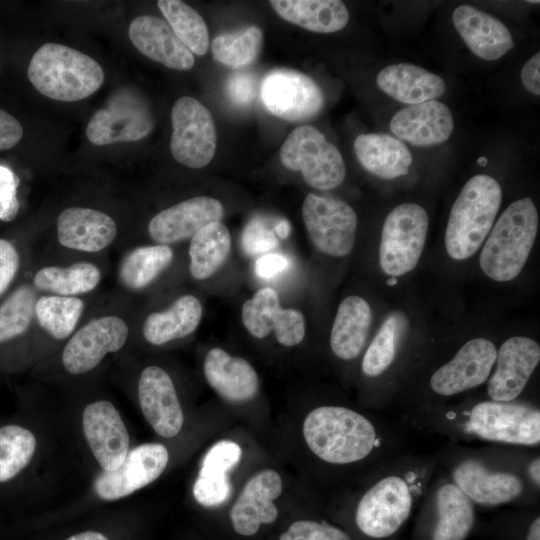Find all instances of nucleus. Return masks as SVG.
<instances>
[{
	"instance_id": "1",
	"label": "nucleus",
	"mask_w": 540,
	"mask_h": 540,
	"mask_svg": "<svg viewBox=\"0 0 540 540\" xmlns=\"http://www.w3.org/2000/svg\"><path fill=\"white\" fill-rule=\"evenodd\" d=\"M27 75L42 95L64 102L89 97L104 81V71L96 60L57 43H45L36 50Z\"/></svg>"
},
{
	"instance_id": "2",
	"label": "nucleus",
	"mask_w": 540,
	"mask_h": 540,
	"mask_svg": "<svg viewBox=\"0 0 540 540\" xmlns=\"http://www.w3.org/2000/svg\"><path fill=\"white\" fill-rule=\"evenodd\" d=\"M303 436L315 455L333 464L362 460L376 443L372 423L363 415L340 406L312 410L304 420Z\"/></svg>"
},
{
	"instance_id": "3",
	"label": "nucleus",
	"mask_w": 540,
	"mask_h": 540,
	"mask_svg": "<svg viewBox=\"0 0 540 540\" xmlns=\"http://www.w3.org/2000/svg\"><path fill=\"white\" fill-rule=\"evenodd\" d=\"M538 213L529 197L511 203L491 228L479 264L492 280L507 282L522 271L534 245Z\"/></svg>"
},
{
	"instance_id": "4",
	"label": "nucleus",
	"mask_w": 540,
	"mask_h": 540,
	"mask_svg": "<svg viewBox=\"0 0 540 540\" xmlns=\"http://www.w3.org/2000/svg\"><path fill=\"white\" fill-rule=\"evenodd\" d=\"M502 201V189L493 177L470 178L451 208L445 231V247L455 260L474 255L493 227Z\"/></svg>"
},
{
	"instance_id": "5",
	"label": "nucleus",
	"mask_w": 540,
	"mask_h": 540,
	"mask_svg": "<svg viewBox=\"0 0 540 540\" xmlns=\"http://www.w3.org/2000/svg\"><path fill=\"white\" fill-rule=\"evenodd\" d=\"M280 160L287 169L300 171L305 182L319 190L338 187L346 175L339 150L310 125L299 126L288 135Z\"/></svg>"
},
{
	"instance_id": "6",
	"label": "nucleus",
	"mask_w": 540,
	"mask_h": 540,
	"mask_svg": "<svg viewBox=\"0 0 540 540\" xmlns=\"http://www.w3.org/2000/svg\"><path fill=\"white\" fill-rule=\"evenodd\" d=\"M429 227L427 212L416 203H403L386 216L381 234L379 263L389 276H402L419 262Z\"/></svg>"
},
{
	"instance_id": "7",
	"label": "nucleus",
	"mask_w": 540,
	"mask_h": 540,
	"mask_svg": "<svg viewBox=\"0 0 540 540\" xmlns=\"http://www.w3.org/2000/svg\"><path fill=\"white\" fill-rule=\"evenodd\" d=\"M172 135L170 151L180 164L203 168L216 151V129L210 111L195 98L183 96L171 110Z\"/></svg>"
},
{
	"instance_id": "8",
	"label": "nucleus",
	"mask_w": 540,
	"mask_h": 540,
	"mask_svg": "<svg viewBox=\"0 0 540 540\" xmlns=\"http://www.w3.org/2000/svg\"><path fill=\"white\" fill-rule=\"evenodd\" d=\"M302 217L311 241L322 253L344 257L352 251L358 219L346 202L309 193L302 204Z\"/></svg>"
},
{
	"instance_id": "9",
	"label": "nucleus",
	"mask_w": 540,
	"mask_h": 540,
	"mask_svg": "<svg viewBox=\"0 0 540 540\" xmlns=\"http://www.w3.org/2000/svg\"><path fill=\"white\" fill-rule=\"evenodd\" d=\"M153 128L154 118L147 102L136 92L121 90L92 115L86 136L92 144L104 146L141 140Z\"/></svg>"
},
{
	"instance_id": "10",
	"label": "nucleus",
	"mask_w": 540,
	"mask_h": 540,
	"mask_svg": "<svg viewBox=\"0 0 540 540\" xmlns=\"http://www.w3.org/2000/svg\"><path fill=\"white\" fill-rule=\"evenodd\" d=\"M467 428L486 440L535 445L540 441V413L518 403L482 402L472 409Z\"/></svg>"
},
{
	"instance_id": "11",
	"label": "nucleus",
	"mask_w": 540,
	"mask_h": 540,
	"mask_svg": "<svg viewBox=\"0 0 540 540\" xmlns=\"http://www.w3.org/2000/svg\"><path fill=\"white\" fill-rule=\"evenodd\" d=\"M260 96L266 109L287 121H305L322 110L324 96L319 85L306 74L277 69L262 80Z\"/></svg>"
},
{
	"instance_id": "12",
	"label": "nucleus",
	"mask_w": 540,
	"mask_h": 540,
	"mask_svg": "<svg viewBox=\"0 0 540 540\" xmlns=\"http://www.w3.org/2000/svg\"><path fill=\"white\" fill-rule=\"evenodd\" d=\"M411 504L406 482L397 476L385 477L361 498L356 511L357 526L369 537H388L408 518Z\"/></svg>"
},
{
	"instance_id": "13",
	"label": "nucleus",
	"mask_w": 540,
	"mask_h": 540,
	"mask_svg": "<svg viewBox=\"0 0 540 540\" xmlns=\"http://www.w3.org/2000/svg\"><path fill=\"white\" fill-rule=\"evenodd\" d=\"M127 323L114 315L90 320L69 339L62 352L66 371L79 375L95 368L104 356L120 350L128 338Z\"/></svg>"
},
{
	"instance_id": "14",
	"label": "nucleus",
	"mask_w": 540,
	"mask_h": 540,
	"mask_svg": "<svg viewBox=\"0 0 540 540\" xmlns=\"http://www.w3.org/2000/svg\"><path fill=\"white\" fill-rule=\"evenodd\" d=\"M168 460V450L163 444H141L128 451L118 468L100 473L95 479L94 490L104 500L128 496L156 480Z\"/></svg>"
},
{
	"instance_id": "15",
	"label": "nucleus",
	"mask_w": 540,
	"mask_h": 540,
	"mask_svg": "<svg viewBox=\"0 0 540 540\" xmlns=\"http://www.w3.org/2000/svg\"><path fill=\"white\" fill-rule=\"evenodd\" d=\"M241 316L247 331L257 339H263L273 331L281 345L293 347L305 337L303 314L293 308H282L277 291L271 287L259 289L246 300Z\"/></svg>"
},
{
	"instance_id": "16",
	"label": "nucleus",
	"mask_w": 540,
	"mask_h": 540,
	"mask_svg": "<svg viewBox=\"0 0 540 540\" xmlns=\"http://www.w3.org/2000/svg\"><path fill=\"white\" fill-rule=\"evenodd\" d=\"M496 357V347L490 340H469L452 360L434 372L430 386L443 396L455 395L479 386L487 380Z\"/></svg>"
},
{
	"instance_id": "17",
	"label": "nucleus",
	"mask_w": 540,
	"mask_h": 540,
	"mask_svg": "<svg viewBox=\"0 0 540 540\" xmlns=\"http://www.w3.org/2000/svg\"><path fill=\"white\" fill-rule=\"evenodd\" d=\"M83 430L104 471L118 468L129 449V435L118 410L108 401L89 404L83 412Z\"/></svg>"
},
{
	"instance_id": "18",
	"label": "nucleus",
	"mask_w": 540,
	"mask_h": 540,
	"mask_svg": "<svg viewBox=\"0 0 540 540\" xmlns=\"http://www.w3.org/2000/svg\"><path fill=\"white\" fill-rule=\"evenodd\" d=\"M222 203L209 196H196L156 214L148 224V233L159 244L166 245L192 238L208 224L220 221Z\"/></svg>"
},
{
	"instance_id": "19",
	"label": "nucleus",
	"mask_w": 540,
	"mask_h": 540,
	"mask_svg": "<svg viewBox=\"0 0 540 540\" xmlns=\"http://www.w3.org/2000/svg\"><path fill=\"white\" fill-rule=\"evenodd\" d=\"M496 371L488 383V395L494 401L511 402L525 388L540 361L539 344L528 337L506 340L497 352Z\"/></svg>"
},
{
	"instance_id": "20",
	"label": "nucleus",
	"mask_w": 540,
	"mask_h": 540,
	"mask_svg": "<svg viewBox=\"0 0 540 540\" xmlns=\"http://www.w3.org/2000/svg\"><path fill=\"white\" fill-rule=\"evenodd\" d=\"M282 489L281 476L275 470H261L252 476L231 508L234 530L240 535L251 536L262 524L273 523L278 516L274 500Z\"/></svg>"
},
{
	"instance_id": "21",
	"label": "nucleus",
	"mask_w": 540,
	"mask_h": 540,
	"mask_svg": "<svg viewBox=\"0 0 540 540\" xmlns=\"http://www.w3.org/2000/svg\"><path fill=\"white\" fill-rule=\"evenodd\" d=\"M138 397L142 413L152 428L162 437L179 433L184 417L169 374L161 367H146L139 378Z\"/></svg>"
},
{
	"instance_id": "22",
	"label": "nucleus",
	"mask_w": 540,
	"mask_h": 540,
	"mask_svg": "<svg viewBox=\"0 0 540 540\" xmlns=\"http://www.w3.org/2000/svg\"><path fill=\"white\" fill-rule=\"evenodd\" d=\"M454 129L453 115L447 105L437 100L409 105L391 119L390 130L399 139L415 146L445 142Z\"/></svg>"
},
{
	"instance_id": "23",
	"label": "nucleus",
	"mask_w": 540,
	"mask_h": 540,
	"mask_svg": "<svg viewBox=\"0 0 540 540\" xmlns=\"http://www.w3.org/2000/svg\"><path fill=\"white\" fill-rule=\"evenodd\" d=\"M128 35L140 53L170 69L185 71L194 66L192 52L161 18L152 15L134 18Z\"/></svg>"
},
{
	"instance_id": "24",
	"label": "nucleus",
	"mask_w": 540,
	"mask_h": 540,
	"mask_svg": "<svg viewBox=\"0 0 540 540\" xmlns=\"http://www.w3.org/2000/svg\"><path fill=\"white\" fill-rule=\"evenodd\" d=\"M452 22L471 52L483 60H497L514 46L508 28L474 6H458L452 14Z\"/></svg>"
},
{
	"instance_id": "25",
	"label": "nucleus",
	"mask_w": 540,
	"mask_h": 540,
	"mask_svg": "<svg viewBox=\"0 0 540 540\" xmlns=\"http://www.w3.org/2000/svg\"><path fill=\"white\" fill-rule=\"evenodd\" d=\"M117 225L108 214L86 207H69L57 219V239L69 249L96 253L116 238Z\"/></svg>"
},
{
	"instance_id": "26",
	"label": "nucleus",
	"mask_w": 540,
	"mask_h": 540,
	"mask_svg": "<svg viewBox=\"0 0 540 540\" xmlns=\"http://www.w3.org/2000/svg\"><path fill=\"white\" fill-rule=\"evenodd\" d=\"M203 370L208 384L229 402L244 403L258 393L260 381L252 365L221 348L208 351Z\"/></svg>"
},
{
	"instance_id": "27",
	"label": "nucleus",
	"mask_w": 540,
	"mask_h": 540,
	"mask_svg": "<svg viewBox=\"0 0 540 540\" xmlns=\"http://www.w3.org/2000/svg\"><path fill=\"white\" fill-rule=\"evenodd\" d=\"M241 456V447L230 440L219 441L207 451L193 486V495L199 504L215 507L229 498L228 472L239 463Z\"/></svg>"
},
{
	"instance_id": "28",
	"label": "nucleus",
	"mask_w": 540,
	"mask_h": 540,
	"mask_svg": "<svg viewBox=\"0 0 540 540\" xmlns=\"http://www.w3.org/2000/svg\"><path fill=\"white\" fill-rule=\"evenodd\" d=\"M376 83L382 92L409 105L435 100L446 90L440 76L409 63L386 66L378 73Z\"/></svg>"
},
{
	"instance_id": "29",
	"label": "nucleus",
	"mask_w": 540,
	"mask_h": 540,
	"mask_svg": "<svg viewBox=\"0 0 540 540\" xmlns=\"http://www.w3.org/2000/svg\"><path fill=\"white\" fill-rule=\"evenodd\" d=\"M456 486L470 499L483 505L511 501L522 492V483L510 473L491 472L475 460L460 463L453 472Z\"/></svg>"
},
{
	"instance_id": "30",
	"label": "nucleus",
	"mask_w": 540,
	"mask_h": 540,
	"mask_svg": "<svg viewBox=\"0 0 540 540\" xmlns=\"http://www.w3.org/2000/svg\"><path fill=\"white\" fill-rule=\"evenodd\" d=\"M354 151L360 164L382 179H394L408 174L412 155L398 138L384 133L360 134L354 141Z\"/></svg>"
},
{
	"instance_id": "31",
	"label": "nucleus",
	"mask_w": 540,
	"mask_h": 540,
	"mask_svg": "<svg viewBox=\"0 0 540 540\" xmlns=\"http://www.w3.org/2000/svg\"><path fill=\"white\" fill-rule=\"evenodd\" d=\"M372 322V311L362 297L351 295L338 307L330 335V346L340 359L351 360L362 351Z\"/></svg>"
},
{
	"instance_id": "32",
	"label": "nucleus",
	"mask_w": 540,
	"mask_h": 540,
	"mask_svg": "<svg viewBox=\"0 0 540 540\" xmlns=\"http://www.w3.org/2000/svg\"><path fill=\"white\" fill-rule=\"evenodd\" d=\"M270 4L281 18L312 32H337L349 21L348 9L339 0H272Z\"/></svg>"
},
{
	"instance_id": "33",
	"label": "nucleus",
	"mask_w": 540,
	"mask_h": 540,
	"mask_svg": "<svg viewBox=\"0 0 540 540\" xmlns=\"http://www.w3.org/2000/svg\"><path fill=\"white\" fill-rule=\"evenodd\" d=\"M203 309L193 295L179 297L169 308L149 314L143 324V336L153 345H163L192 334L200 324Z\"/></svg>"
},
{
	"instance_id": "34",
	"label": "nucleus",
	"mask_w": 540,
	"mask_h": 540,
	"mask_svg": "<svg viewBox=\"0 0 540 540\" xmlns=\"http://www.w3.org/2000/svg\"><path fill=\"white\" fill-rule=\"evenodd\" d=\"M231 251V235L221 221L208 224L190 241L189 270L196 280L213 275L225 262Z\"/></svg>"
},
{
	"instance_id": "35",
	"label": "nucleus",
	"mask_w": 540,
	"mask_h": 540,
	"mask_svg": "<svg viewBox=\"0 0 540 540\" xmlns=\"http://www.w3.org/2000/svg\"><path fill=\"white\" fill-rule=\"evenodd\" d=\"M101 279L99 268L90 262H77L67 267L46 266L33 277L36 289L60 296H75L94 290Z\"/></svg>"
},
{
	"instance_id": "36",
	"label": "nucleus",
	"mask_w": 540,
	"mask_h": 540,
	"mask_svg": "<svg viewBox=\"0 0 540 540\" xmlns=\"http://www.w3.org/2000/svg\"><path fill=\"white\" fill-rule=\"evenodd\" d=\"M436 507L438 521L433 540H463L474 521L470 499L456 485L447 484L438 491Z\"/></svg>"
},
{
	"instance_id": "37",
	"label": "nucleus",
	"mask_w": 540,
	"mask_h": 540,
	"mask_svg": "<svg viewBox=\"0 0 540 540\" xmlns=\"http://www.w3.org/2000/svg\"><path fill=\"white\" fill-rule=\"evenodd\" d=\"M173 260V250L168 245L137 247L128 252L119 268L122 284L131 290L147 287Z\"/></svg>"
},
{
	"instance_id": "38",
	"label": "nucleus",
	"mask_w": 540,
	"mask_h": 540,
	"mask_svg": "<svg viewBox=\"0 0 540 540\" xmlns=\"http://www.w3.org/2000/svg\"><path fill=\"white\" fill-rule=\"evenodd\" d=\"M84 307L83 300L75 296L44 295L36 300L35 317L49 335L62 340L73 333Z\"/></svg>"
},
{
	"instance_id": "39",
	"label": "nucleus",
	"mask_w": 540,
	"mask_h": 540,
	"mask_svg": "<svg viewBox=\"0 0 540 540\" xmlns=\"http://www.w3.org/2000/svg\"><path fill=\"white\" fill-rule=\"evenodd\" d=\"M157 6L175 35L192 54L202 56L208 51L207 25L196 10L180 0H159Z\"/></svg>"
},
{
	"instance_id": "40",
	"label": "nucleus",
	"mask_w": 540,
	"mask_h": 540,
	"mask_svg": "<svg viewBox=\"0 0 540 540\" xmlns=\"http://www.w3.org/2000/svg\"><path fill=\"white\" fill-rule=\"evenodd\" d=\"M262 41V31L256 26L240 32L220 34L211 44L212 56L223 65L232 68L245 67L257 58Z\"/></svg>"
},
{
	"instance_id": "41",
	"label": "nucleus",
	"mask_w": 540,
	"mask_h": 540,
	"mask_svg": "<svg viewBox=\"0 0 540 540\" xmlns=\"http://www.w3.org/2000/svg\"><path fill=\"white\" fill-rule=\"evenodd\" d=\"M36 439L31 431L19 425L0 428V483L14 478L31 460Z\"/></svg>"
},
{
	"instance_id": "42",
	"label": "nucleus",
	"mask_w": 540,
	"mask_h": 540,
	"mask_svg": "<svg viewBox=\"0 0 540 540\" xmlns=\"http://www.w3.org/2000/svg\"><path fill=\"white\" fill-rule=\"evenodd\" d=\"M406 324L405 316L399 312L391 314L383 322L362 361V370L366 375L378 376L391 365Z\"/></svg>"
},
{
	"instance_id": "43",
	"label": "nucleus",
	"mask_w": 540,
	"mask_h": 540,
	"mask_svg": "<svg viewBox=\"0 0 540 540\" xmlns=\"http://www.w3.org/2000/svg\"><path fill=\"white\" fill-rule=\"evenodd\" d=\"M36 293L23 284L0 305V343L17 338L30 327L35 317Z\"/></svg>"
},
{
	"instance_id": "44",
	"label": "nucleus",
	"mask_w": 540,
	"mask_h": 540,
	"mask_svg": "<svg viewBox=\"0 0 540 540\" xmlns=\"http://www.w3.org/2000/svg\"><path fill=\"white\" fill-rule=\"evenodd\" d=\"M279 540H351L339 528L311 520H298L281 534Z\"/></svg>"
},
{
	"instance_id": "45",
	"label": "nucleus",
	"mask_w": 540,
	"mask_h": 540,
	"mask_svg": "<svg viewBox=\"0 0 540 540\" xmlns=\"http://www.w3.org/2000/svg\"><path fill=\"white\" fill-rule=\"evenodd\" d=\"M278 243L275 233L260 218L250 220L242 234V247L248 255L265 253Z\"/></svg>"
},
{
	"instance_id": "46",
	"label": "nucleus",
	"mask_w": 540,
	"mask_h": 540,
	"mask_svg": "<svg viewBox=\"0 0 540 540\" xmlns=\"http://www.w3.org/2000/svg\"><path fill=\"white\" fill-rule=\"evenodd\" d=\"M225 93L234 105L248 106L255 101L258 93L257 77L246 71L233 73L226 81Z\"/></svg>"
},
{
	"instance_id": "47",
	"label": "nucleus",
	"mask_w": 540,
	"mask_h": 540,
	"mask_svg": "<svg viewBox=\"0 0 540 540\" xmlns=\"http://www.w3.org/2000/svg\"><path fill=\"white\" fill-rule=\"evenodd\" d=\"M19 180L14 172L6 166L0 165V219H12L19 208L16 189Z\"/></svg>"
},
{
	"instance_id": "48",
	"label": "nucleus",
	"mask_w": 540,
	"mask_h": 540,
	"mask_svg": "<svg viewBox=\"0 0 540 540\" xmlns=\"http://www.w3.org/2000/svg\"><path fill=\"white\" fill-rule=\"evenodd\" d=\"M20 256L15 245L0 238V296L9 288L19 270Z\"/></svg>"
},
{
	"instance_id": "49",
	"label": "nucleus",
	"mask_w": 540,
	"mask_h": 540,
	"mask_svg": "<svg viewBox=\"0 0 540 540\" xmlns=\"http://www.w3.org/2000/svg\"><path fill=\"white\" fill-rule=\"evenodd\" d=\"M23 136L20 122L0 108V150L13 148Z\"/></svg>"
},
{
	"instance_id": "50",
	"label": "nucleus",
	"mask_w": 540,
	"mask_h": 540,
	"mask_svg": "<svg viewBox=\"0 0 540 540\" xmlns=\"http://www.w3.org/2000/svg\"><path fill=\"white\" fill-rule=\"evenodd\" d=\"M288 265L289 260L282 254H265L256 260L254 270L258 277L270 279L285 271Z\"/></svg>"
},
{
	"instance_id": "51",
	"label": "nucleus",
	"mask_w": 540,
	"mask_h": 540,
	"mask_svg": "<svg viewBox=\"0 0 540 540\" xmlns=\"http://www.w3.org/2000/svg\"><path fill=\"white\" fill-rule=\"evenodd\" d=\"M540 53L537 52L526 61L521 70V82L531 94L540 95Z\"/></svg>"
},
{
	"instance_id": "52",
	"label": "nucleus",
	"mask_w": 540,
	"mask_h": 540,
	"mask_svg": "<svg viewBox=\"0 0 540 540\" xmlns=\"http://www.w3.org/2000/svg\"><path fill=\"white\" fill-rule=\"evenodd\" d=\"M66 540H108L103 534L94 531H86L75 534Z\"/></svg>"
},
{
	"instance_id": "53",
	"label": "nucleus",
	"mask_w": 540,
	"mask_h": 540,
	"mask_svg": "<svg viewBox=\"0 0 540 540\" xmlns=\"http://www.w3.org/2000/svg\"><path fill=\"white\" fill-rule=\"evenodd\" d=\"M529 473L534 483L537 486H539L540 485V460L539 458H536L532 461V463L529 466Z\"/></svg>"
},
{
	"instance_id": "54",
	"label": "nucleus",
	"mask_w": 540,
	"mask_h": 540,
	"mask_svg": "<svg viewBox=\"0 0 540 540\" xmlns=\"http://www.w3.org/2000/svg\"><path fill=\"white\" fill-rule=\"evenodd\" d=\"M275 232L278 237L281 239L286 238L290 233V224L287 220H281L276 226H275Z\"/></svg>"
},
{
	"instance_id": "55",
	"label": "nucleus",
	"mask_w": 540,
	"mask_h": 540,
	"mask_svg": "<svg viewBox=\"0 0 540 540\" xmlns=\"http://www.w3.org/2000/svg\"><path fill=\"white\" fill-rule=\"evenodd\" d=\"M526 540H540V519L536 518L530 526Z\"/></svg>"
},
{
	"instance_id": "56",
	"label": "nucleus",
	"mask_w": 540,
	"mask_h": 540,
	"mask_svg": "<svg viewBox=\"0 0 540 540\" xmlns=\"http://www.w3.org/2000/svg\"><path fill=\"white\" fill-rule=\"evenodd\" d=\"M386 283L389 286H394L398 283V279L397 277L391 276L389 279H387Z\"/></svg>"
},
{
	"instance_id": "57",
	"label": "nucleus",
	"mask_w": 540,
	"mask_h": 540,
	"mask_svg": "<svg viewBox=\"0 0 540 540\" xmlns=\"http://www.w3.org/2000/svg\"><path fill=\"white\" fill-rule=\"evenodd\" d=\"M478 163L481 165V166H485V164L487 163V159L485 157H480L478 159Z\"/></svg>"
}]
</instances>
